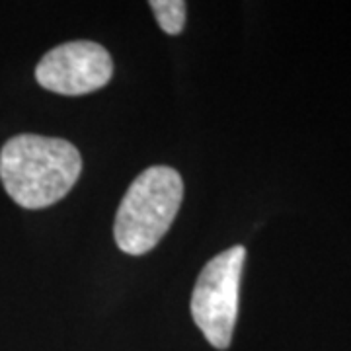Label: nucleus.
Segmentation results:
<instances>
[{"label": "nucleus", "mask_w": 351, "mask_h": 351, "mask_svg": "<svg viewBox=\"0 0 351 351\" xmlns=\"http://www.w3.org/2000/svg\"><path fill=\"white\" fill-rule=\"evenodd\" d=\"M82 156L73 143L41 135H18L0 151V180L24 209H45L73 189Z\"/></svg>", "instance_id": "1"}, {"label": "nucleus", "mask_w": 351, "mask_h": 351, "mask_svg": "<svg viewBox=\"0 0 351 351\" xmlns=\"http://www.w3.org/2000/svg\"><path fill=\"white\" fill-rule=\"evenodd\" d=\"M184 197L182 176L170 166H151L129 186L115 215L113 237L129 256L151 252L174 223Z\"/></svg>", "instance_id": "2"}, {"label": "nucleus", "mask_w": 351, "mask_h": 351, "mask_svg": "<svg viewBox=\"0 0 351 351\" xmlns=\"http://www.w3.org/2000/svg\"><path fill=\"white\" fill-rule=\"evenodd\" d=\"M244 260V246L221 252L201 269L191 295V318L215 350H226L232 341Z\"/></svg>", "instance_id": "3"}, {"label": "nucleus", "mask_w": 351, "mask_h": 351, "mask_svg": "<svg viewBox=\"0 0 351 351\" xmlns=\"http://www.w3.org/2000/svg\"><path fill=\"white\" fill-rule=\"evenodd\" d=\"M113 75V61L96 41H69L47 51L36 66L39 86L63 94L82 96L104 88Z\"/></svg>", "instance_id": "4"}, {"label": "nucleus", "mask_w": 351, "mask_h": 351, "mask_svg": "<svg viewBox=\"0 0 351 351\" xmlns=\"http://www.w3.org/2000/svg\"><path fill=\"white\" fill-rule=\"evenodd\" d=\"M152 12L156 16V22L166 34L178 36L186 24L188 4L184 0H152L149 2Z\"/></svg>", "instance_id": "5"}]
</instances>
